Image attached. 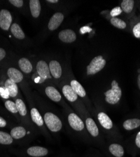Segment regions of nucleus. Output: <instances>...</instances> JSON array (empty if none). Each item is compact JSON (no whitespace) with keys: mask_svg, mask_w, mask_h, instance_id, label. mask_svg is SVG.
I'll return each instance as SVG.
<instances>
[{"mask_svg":"<svg viewBox=\"0 0 140 157\" xmlns=\"http://www.w3.org/2000/svg\"><path fill=\"white\" fill-rule=\"evenodd\" d=\"M34 71L30 76L31 79L34 84H41L47 80L53 78L50 73V70L47 62L44 60H38L35 65L34 64Z\"/></svg>","mask_w":140,"mask_h":157,"instance_id":"f257e3e1","label":"nucleus"},{"mask_svg":"<svg viewBox=\"0 0 140 157\" xmlns=\"http://www.w3.org/2000/svg\"><path fill=\"white\" fill-rule=\"evenodd\" d=\"M43 119L47 129L53 133H58L61 130L62 123L59 117L53 113L46 112L44 114Z\"/></svg>","mask_w":140,"mask_h":157,"instance_id":"f03ea898","label":"nucleus"},{"mask_svg":"<svg viewBox=\"0 0 140 157\" xmlns=\"http://www.w3.org/2000/svg\"><path fill=\"white\" fill-rule=\"evenodd\" d=\"M104 95L105 101L111 105H115L119 102L122 97V90L116 81H112L111 89L105 92Z\"/></svg>","mask_w":140,"mask_h":157,"instance_id":"7ed1b4c3","label":"nucleus"},{"mask_svg":"<svg viewBox=\"0 0 140 157\" xmlns=\"http://www.w3.org/2000/svg\"><path fill=\"white\" fill-rule=\"evenodd\" d=\"M106 63V61L102 56H98L94 57L86 67V74L88 75L96 74L104 69Z\"/></svg>","mask_w":140,"mask_h":157,"instance_id":"20e7f679","label":"nucleus"},{"mask_svg":"<svg viewBox=\"0 0 140 157\" xmlns=\"http://www.w3.org/2000/svg\"><path fill=\"white\" fill-rule=\"evenodd\" d=\"M6 73L8 78L18 85H20L21 87H23L27 84L26 80H25V75L18 68L15 67H9L7 69Z\"/></svg>","mask_w":140,"mask_h":157,"instance_id":"39448f33","label":"nucleus"},{"mask_svg":"<svg viewBox=\"0 0 140 157\" xmlns=\"http://www.w3.org/2000/svg\"><path fill=\"white\" fill-rule=\"evenodd\" d=\"M17 66L20 71L26 77H30L34 71V63L32 61L26 57H20L18 58Z\"/></svg>","mask_w":140,"mask_h":157,"instance_id":"423d86ee","label":"nucleus"},{"mask_svg":"<svg viewBox=\"0 0 140 157\" xmlns=\"http://www.w3.org/2000/svg\"><path fill=\"white\" fill-rule=\"evenodd\" d=\"M15 102L18 109V115L20 117L22 118V120L23 121V123L27 126L31 125L30 120V117L29 116L26 104H25L22 98L18 97L17 99H15Z\"/></svg>","mask_w":140,"mask_h":157,"instance_id":"0eeeda50","label":"nucleus"},{"mask_svg":"<svg viewBox=\"0 0 140 157\" xmlns=\"http://www.w3.org/2000/svg\"><path fill=\"white\" fill-rule=\"evenodd\" d=\"M13 23V16L11 12L6 9L0 10V29L7 32L10 30Z\"/></svg>","mask_w":140,"mask_h":157,"instance_id":"6e6552de","label":"nucleus"},{"mask_svg":"<svg viewBox=\"0 0 140 157\" xmlns=\"http://www.w3.org/2000/svg\"><path fill=\"white\" fill-rule=\"evenodd\" d=\"M68 121L70 127L76 132H82L85 128V123L81 117L74 113H71L68 116Z\"/></svg>","mask_w":140,"mask_h":157,"instance_id":"1a4fd4ad","label":"nucleus"},{"mask_svg":"<svg viewBox=\"0 0 140 157\" xmlns=\"http://www.w3.org/2000/svg\"><path fill=\"white\" fill-rule=\"evenodd\" d=\"M65 16L61 12H57L51 17L50 18L48 25H47V29L50 31H54L56 29H58L61 23H62L63 20H64Z\"/></svg>","mask_w":140,"mask_h":157,"instance_id":"9d476101","label":"nucleus"},{"mask_svg":"<svg viewBox=\"0 0 140 157\" xmlns=\"http://www.w3.org/2000/svg\"><path fill=\"white\" fill-rule=\"evenodd\" d=\"M10 32L11 35L17 40H24L27 37L24 31L21 27L20 25L16 21L12 23L10 29Z\"/></svg>","mask_w":140,"mask_h":157,"instance_id":"9b49d317","label":"nucleus"},{"mask_svg":"<svg viewBox=\"0 0 140 157\" xmlns=\"http://www.w3.org/2000/svg\"><path fill=\"white\" fill-rule=\"evenodd\" d=\"M58 37L61 42L70 44L75 42L76 40V34L71 29H65L59 33Z\"/></svg>","mask_w":140,"mask_h":157,"instance_id":"f8f14e48","label":"nucleus"},{"mask_svg":"<svg viewBox=\"0 0 140 157\" xmlns=\"http://www.w3.org/2000/svg\"><path fill=\"white\" fill-rule=\"evenodd\" d=\"M48 65L52 77L56 79L60 78L62 74V70L60 63L56 60H53L49 62Z\"/></svg>","mask_w":140,"mask_h":157,"instance_id":"ddd939ff","label":"nucleus"},{"mask_svg":"<svg viewBox=\"0 0 140 157\" xmlns=\"http://www.w3.org/2000/svg\"><path fill=\"white\" fill-rule=\"evenodd\" d=\"M4 86L8 90L10 98L15 99L18 97L19 88L17 84L13 82L10 79V78H7L4 82Z\"/></svg>","mask_w":140,"mask_h":157,"instance_id":"4468645a","label":"nucleus"},{"mask_svg":"<svg viewBox=\"0 0 140 157\" xmlns=\"http://www.w3.org/2000/svg\"><path fill=\"white\" fill-rule=\"evenodd\" d=\"M30 15L34 19H37L41 15V4L39 0H30L28 2Z\"/></svg>","mask_w":140,"mask_h":157,"instance_id":"2eb2a0df","label":"nucleus"},{"mask_svg":"<svg viewBox=\"0 0 140 157\" xmlns=\"http://www.w3.org/2000/svg\"><path fill=\"white\" fill-rule=\"evenodd\" d=\"M27 153L32 157H43L48 155L49 150L43 147L33 146L27 148Z\"/></svg>","mask_w":140,"mask_h":157,"instance_id":"dca6fc26","label":"nucleus"},{"mask_svg":"<svg viewBox=\"0 0 140 157\" xmlns=\"http://www.w3.org/2000/svg\"><path fill=\"white\" fill-rule=\"evenodd\" d=\"M46 95L50 100L55 102H59L62 100V96L58 90L53 86H47L44 89Z\"/></svg>","mask_w":140,"mask_h":157,"instance_id":"f3484780","label":"nucleus"},{"mask_svg":"<svg viewBox=\"0 0 140 157\" xmlns=\"http://www.w3.org/2000/svg\"><path fill=\"white\" fill-rule=\"evenodd\" d=\"M62 93L65 98L70 102H74L78 99V95L75 93L70 85L65 84L62 87Z\"/></svg>","mask_w":140,"mask_h":157,"instance_id":"a211bd4d","label":"nucleus"},{"mask_svg":"<svg viewBox=\"0 0 140 157\" xmlns=\"http://www.w3.org/2000/svg\"><path fill=\"white\" fill-rule=\"evenodd\" d=\"M27 130L26 128L23 126H17L13 128L10 131V135L14 140H21L27 135Z\"/></svg>","mask_w":140,"mask_h":157,"instance_id":"6ab92c4d","label":"nucleus"},{"mask_svg":"<svg viewBox=\"0 0 140 157\" xmlns=\"http://www.w3.org/2000/svg\"><path fill=\"white\" fill-rule=\"evenodd\" d=\"M97 119L100 125L106 129L109 130L112 128L113 123L109 116L106 113H98V114H97Z\"/></svg>","mask_w":140,"mask_h":157,"instance_id":"aec40b11","label":"nucleus"},{"mask_svg":"<svg viewBox=\"0 0 140 157\" xmlns=\"http://www.w3.org/2000/svg\"><path fill=\"white\" fill-rule=\"evenodd\" d=\"M85 124L88 133L93 137H97L99 135L98 128L95 121L91 117H87L85 120Z\"/></svg>","mask_w":140,"mask_h":157,"instance_id":"412c9836","label":"nucleus"},{"mask_svg":"<svg viewBox=\"0 0 140 157\" xmlns=\"http://www.w3.org/2000/svg\"><path fill=\"white\" fill-rule=\"evenodd\" d=\"M70 86L78 97L82 98H85L86 97V93L84 87L78 81L75 79L71 80L70 82Z\"/></svg>","mask_w":140,"mask_h":157,"instance_id":"4be33fe9","label":"nucleus"},{"mask_svg":"<svg viewBox=\"0 0 140 157\" xmlns=\"http://www.w3.org/2000/svg\"><path fill=\"white\" fill-rule=\"evenodd\" d=\"M109 151L112 155L115 157H123L124 155L123 147L118 143L110 144L109 147Z\"/></svg>","mask_w":140,"mask_h":157,"instance_id":"5701e85b","label":"nucleus"},{"mask_svg":"<svg viewBox=\"0 0 140 157\" xmlns=\"http://www.w3.org/2000/svg\"><path fill=\"white\" fill-rule=\"evenodd\" d=\"M140 126V119L131 118L126 120L123 123V128L128 131L135 129Z\"/></svg>","mask_w":140,"mask_h":157,"instance_id":"b1692460","label":"nucleus"},{"mask_svg":"<svg viewBox=\"0 0 140 157\" xmlns=\"http://www.w3.org/2000/svg\"><path fill=\"white\" fill-rule=\"evenodd\" d=\"M14 142V138L10 134L0 131V144L4 145H9Z\"/></svg>","mask_w":140,"mask_h":157,"instance_id":"393cba45","label":"nucleus"},{"mask_svg":"<svg viewBox=\"0 0 140 157\" xmlns=\"http://www.w3.org/2000/svg\"><path fill=\"white\" fill-rule=\"evenodd\" d=\"M5 106L6 109L11 113L14 114L16 116L18 115V109L16 106L15 102L10 99H7L5 101Z\"/></svg>","mask_w":140,"mask_h":157,"instance_id":"a878e982","label":"nucleus"},{"mask_svg":"<svg viewBox=\"0 0 140 157\" xmlns=\"http://www.w3.org/2000/svg\"><path fill=\"white\" fill-rule=\"evenodd\" d=\"M134 2L133 0H124L121 3V9L125 13H129L131 12L134 8Z\"/></svg>","mask_w":140,"mask_h":157,"instance_id":"bb28decb","label":"nucleus"},{"mask_svg":"<svg viewBox=\"0 0 140 157\" xmlns=\"http://www.w3.org/2000/svg\"><path fill=\"white\" fill-rule=\"evenodd\" d=\"M110 23L114 27L119 29H124L126 27V22L117 17H112L110 19Z\"/></svg>","mask_w":140,"mask_h":157,"instance_id":"cd10ccee","label":"nucleus"},{"mask_svg":"<svg viewBox=\"0 0 140 157\" xmlns=\"http://www.w3.org/2000/svg\"><path fill=\"white\" fill-rule=\"evenodd\" d=\"M8 2L19 10H22L25 8V2L23 1V0H10Z\"/></svg>","mask_w":140,"mask_h":157,"instance_id":"c85d7f7f","label":"nucleus"},{"mask_svg":"<svg viewBox=\"0 0 140 157\" xmlns=\"http://www.w3.org/2000/svg\"><path fill=\"white\" fill-rule=\"evenodd\" d=\"M0 96L6 100L9 99L10 98L8 90L5 86H0Z\"/></svg>","mask_w":140,"mask_h":157,"instance_id":"c756f323","label":"nucleus"},{"mask_svg":"<svg viewBox=\"0 0 140 157\" xmlns=\"http://www.w3.org/2000/svg\"><path fill=\"white\" fill-rule=\"evenodd\" d=\"M122 10L121 9V7L119 6H116L114 8H113L111 11H110V16L112 17H116L118 15H119L120 14H121Z\"/></svg>","mask_w":140,"mask_h":157,"instance_id":"7c9ffc66","label":"nucleus"},{"mask_svg":"<svg viewBox=\"0 0 140 157\" xmlns=\"http://www.w3.org/2000/svg\"><path fill=\"white\" fill-rule=\"evenodd\" d=\"M133 32L136 38H140V22L134 26L133 29Z\"/></svg>","mask_w":140,"mask_h":157,"instance_id":"2f4dec72","label":"nucleus"},{"mask_svg":"<svg viewBox=\"0 0 140 157\" xmlns=\"http://www.w3.org/2000/svg\"><path fill=\"white\" fill-rule=\"evenodd\" d=\"M134 144L136 148L140 150V131L137 133L135 140H134Z\"/></svg>","mask_w":140,"mask_h":157,"instance_id":"473e14b6","label":"nucleus"},{"mask_svg":"<svg viewBox=\"0 0 140 157\" xmlns=\"http://www.w3.org/2000/svg\"><path fill=\"white\" fill-rule=\"evenodd\" d=\"M6 56V52L3 48L0 47V62L3 60Z\"/></svg>","mask_w":140,"mask_h":157,"instance_id":"72a5a7b5","label":"nucleus"},{"mask_svg":"<svg viewBox=\"0 0 140 157\" xmlns=\"http://www.w3.org/2000/svg\"><path fill=\"white\" fill-rule=\"evenodd\" d=\"M7 125V122L3 117L0 116V128H5Z\"/></svg>","mask_w":140,"mask_h":157,"instance_id":"f704fd0d","label":"nucleus"},{"mask_svg":"<svg viewBox=\"0 0 140 157\" xmlns=\"http://www.w3.org/2000/svg\"><path fill=\"white\" fill-rule=\"evenodd\" d=\"M86 31L87 32H90V31H91V29H90L87 27H84L83 28H82L81 29V32H82V33H84V32H86Z\"/></svg>","mask_w":140,"mask_h":157,"instance_id":"c9c22d12","label":"nucleus"},{"mask_svg":"<svg viewBox=\"0 0 140 157\" xmlns=\"http://www.w3.org/2000/svg\"><path fill=\"white\" fill-rule=\"evenodd\" d=\"M46 2L49 3H57L58 2H59V1L58 0H47Z\"/></svg>","mask_w":140,"mask_h":157,"instance_id":"e433bc0d","label":"nucleus"},{"mask_svg":"<svg viewBox=\"0 0 140 157\" xmlns=\"http://www.w3.org/2000/svg\"><path fill=\"white\" fill-rule=\"evenodd\" d=\"M138 86L139 89L140 90V74H139V75L138 77Z\"/></svg>","mask_w":140,"mask_h":157,"instance_id":"4c0bfd02","label":"nucleus"}]
</instances>
